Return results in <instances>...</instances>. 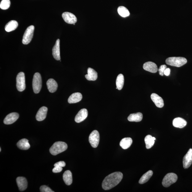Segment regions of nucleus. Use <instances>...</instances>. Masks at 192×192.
I'll return each instance as SVG.
<instances>
[{"instance_id":"1","label":"nucleus","mask_w":192,"mask_h":192,"mask_svg":"<svg viewBox=\"0 0 192 192\" xmlns=\"http://www.w3.org/2000/svg\"><path fill=\"white\" fill-rule=\"evenodd\" d=\"M123 176L122 173L120 172L113 173L107 176L102 182V188L106 190L114 187L122 181Z\"/></svg>"},{"instance_id":"2","label":"nucleus","mask_w":192,"mask_h":192,"mask_svg":"<svg viewBox=\"0 0 192 192\" xmlns=\"http://www.w3.org/2000/svg\"><path fill=\"white\" fill-rule=\"evenodd\" d=\"M67 148V144L64 142H57L50 148L49 152L52 155L56 156L66 150Z\"/></svg>"},{"instance_id":"3","label":"nucleus","mask_w":192,"mask_h":192,"mask_svg":"<svg viewBox=\"0 0 192 192\" xmlns=\"http://www.w3.org/2000/svg\"><path fill=\"white\" fill-rule=\"evenodd\" d=\"M187 62V60L183 57H170L166 60V63L171 66L180 67Z\"/></svg>"},{"instance_id":"4","label":"nucleus","mask_w":192,"mask_h":192,"mask_svg":"<svg viewBox=\"0 0 192 192\" xmlns=\"http://www.w3.org/2000/svg\"><path fill=\"white\" fill-rule=\"evenodd\" d=\"M42 87L41 75L39 73H36L34 75L33 80V88L34 93L40 92Z\"/></svg>"},{"instance_id":"5","label":"nucleus","mask_w":192,"mask_h":192,"mask_svg":"<svg viewBox=\"0 0 192 192\" xmlns=\"http://www.w3.org/2000/svg\"><path fill=\"white\" fill-rule=\"evenodd\" d=\"M178 180V176L175 173H169L166 175L162 181V185L167 188L175 183Z\"/></svg>"},{"instance_id":"6","label":"nucleus","mask_w":192,"mask_h":192,"mask_svg":"<svg viewBox=\"0 0 192 192\" xmlns=\"http://www.w3.org/2000/svg\"><path fill=\"white\" fill-rule=\"evenodd\" d=\"M34 29L35 27L34 26L31 25L26 29L22 40V43L23 44H28L30 43L33 38Z\"/></svg>"},{"instance_id":"7","label":"nucleus","mask_w":192,"mask_h":192,"mask_svg":"<svg viewBox=\"0 0 192 192\" xmlns=\"http://www.w3.org/2000/svg\"><path fill=\"white\" fill-rule=\"evenodd\" d=\"M16 81L17 90L21 92L24 91L26 85L24 73L20 72L18 74L16 78Z\"/></svg>"},{"instance_id":"8","label":"nucleus","mask_w":192,"mask_h":192,"mask_svg":"<svg viewBox=\"0 0 192 192\" xmlns=\"http://www.w3.org/2000/svg\"><path fill=\"white\" fill-rule=\"evenodd\" d=\"M89 140L93 148H96L98 146L100 141V135L98 131H93L89 135Z\"/></svg>"},{"instance_id":"9","label":"nucleus","mask_w":192,"mask_h":192,"mask_svg":"<svg viewBox=\"0 0 192 192\" xmlns=\"http://www.w3.org/2000/svg\"><path fill=\"white\" fill-rule=\"evenodd\" d=\"M62 17L65 22L69 24H73L77 22V18L72 13L64 12L62 14Z\"/></svg>"},{"instance_id":"10","label":"nucleus","mask_w":192,"mask_h":192,"mask_svg":"<svg viewBox=\"0 0 192 192\" xmlns=\"http://www.w3.org/2000/svg\"><path fill=\"white\" fill-rule=\"evenodd\" d=\"M192 164V149H189L187 153L184 157L183 159V167L187 169Z\"/></svg>"},{"instance_id":"11","label":"nucleus","mask_w":192,"mask_h":192,"mask_svg":"<svg viewBox=\"0 0 192 192\" xmlns=\"http://www.w3.org/2000/svg\"><path fill=\"white\" fill-rule=\"evenodd\" d=\"M19 117V115L16 112H12L7 115L4 120L6 125H10L15 122Z\"/></svg>"},{"instance_id":"12","label":"nucleus","mask_w":192,"mask_h":192,"mask_svg":"<svg viewBox=\"0 0 192 192\" xmlns=\"http://www.w3.org/2000/svg\"><path fill=\"white\" fill-rule=\"evenodd\" d=\"M88 115L87 110L83 109L80 110L75 118V122L77 123H80L85 120Z\"/></svg>"},{"instance_id":"13","label":"nucleus","mask_w":192,"mask_h":192,"mask_svg":"<svg viewBox=\"0 0 192 192\" xmlns=\"http://www.w3.org/2000/svg\"><path fill=\"white\" fill-rule=\"evenodd\" d=\"M151 98L153 101L158 107L162 108L164 106V101L161 97L156 93H152Z\"/></svg>"},{"instance_id":"14","label":"nucleus","mask_w":192,"mask_h":192,"mask_svg":"<svg viewBox=\"0 0 192 192\" xmlns=\"http://www.w3.org/2000/svg\"><path fill=\"white\" fill-rule=\"evenodd\" d=\"M47 110L48 109L46 107L43 106L41 107L36 116V120L41 122L45 119L46 117Z\"/></svg>"},{"instance_id":"15","label":"nucleus","mask_w":192,"mask_h":192,"mask_svg":"<svg viewBox=\"0 0 192 192\" xmlns=\"http://www.w3.org/2000/svg\"><path fill=\"white\" fill-rule=\"evenodd\" d=\"M144 70L152 73H156L158 70L156 64L152 62H147L143 65Z\"/></svg>"},{"instance_id":"16","label":"nucleus","mask_w":192,"mask_h":192,"mask_svg":"<svg viewBox=\"0 0 192 192\" xmlns=\"http://www.w3.org/2000/svg\"><path fill=\"white\" fill-rule=\"evenodd\" d=\"M17 182L20 191H24L27 188L28 182L26 179L23 177H18L17 178Z\"/></svg>"},{"instance_id":"17","label":"nucleus","mask_w":192,"mask_h":192,"mask_svg":"<svg viewBox=\"0 0 192 192\" xmlns=\"http://www.w3.org/2000/svg\"><path fill=\"white\" fill-rule=\"evenodd\" d=\"M52 55L55 60H60V40L59 39L57 40L56 44L52 49Z\"/></svg>"},{"instance_id":"18","label":"nucleus","mask_w":192,"mask_h":192,"mask_svg":"<svg viewBox=\"0 0 192 192\" xmlns=\"http://www.w3.org/2000/svg\"><path fill=\"white\" fill-rule=\"evenodd\" d=\"M47 88L50 92L54 93L56 91L58 88V84L56 81L53 79H49L47 81Z\"/></svg>"},{"instance_id":"19","label":"nucleus","mask_w":192,"mask_h":192,"mask_svg":"<svg viewBox=\"0 0 192 192\" xmlns=\"http://www.w3.org/2000/svg\"><path fill=\"white\" fill-rule=\"evenodd\" d=\"M82 99V95L80 93H74L68 98V102L70 104L77 103L80 101Z\"/></svg>"},{"instance_id":"20","label":"nucleus","mask_w":192,"mask_h":192,"mask_svg":"<svg viewBox=\"0 0 192 192\" xmlns=\"http://www.w3.org/2000/svg\"><path fill=\"white\" fill-rule=\"evenodd\" d=\"M187 122L181 117H177L173 120V125L174 127L179 128H183L186 126Z\"/></svg>"},{"instance_id":"21","label":"nucleus","mask_w":192,"mask_h":192,"mask_svg":"<svg viewBox=\"0 0 192 192\" xmlns=\"http://www.w3.org/2000/svg\"><path fill=\"white\" fill-rule=\"evenodd\" d=\"M88 74L85 75L86 80L89 81H95L98 78V73L94 69L89 68L88 70Z\"/></svg>"},{"instance_id":"22","label":"nucleus","mask_w":192,"mask_h":192,"mask_svg":"<svg viewBox=\"0 0 192 192\" xmlns=\"http://www.w3.org/2000/svg\"><path fill=\"white\" fill-rule=\"evenodd\" d=\"M18 148L23 150H27L30 148V146L29 140L27 139H21L17 143Z\"/></svg>"},{"instance_id":"23","label":"nucleus","mask_w":192,"mask_h":192,"mask_svg":"<svg viewBox=\"0 0 192 192\" xmlns=\"http://www.w3.org/2000/svg\"><path fill=\"white\" fill-rule=\"evenodd\" d=\"M143 119V115L141 112L131 114L128 117V120L130 122H140Z\"/></svg>"},{"instance_id":"24","label":"nucleus","mask_w":192,"mask_h":192,"mask_svg":"<svg viewBox=\"0 0 192 192\" xmlns=\"http://www.w3.org/2000/svg\"><path fill=\"white\" fill-rule=\"evenodd\" d=\"M63 179L67 185H70L72 183V173L70 170H66L63 174Z\"/></svg>"},{"instance_id":"25","label":"nucleus","mask_w":192,"mask_h":192,"mask_svg":"<svg viewBox=\"0 0 192 192\" xmlns=\"http://www.w3.org/2000/svg\"><path fill=\"white\" fill-rule=\"evenodd\" d=\"M18 23L16 21H10L5 26V29L7 32H11L15 30L18 27Z\"/></svg>"},{"instance_id":"26","label":"nucleus","mask_w":192,"mask_h":192,"mask_svg":"<svg viewBox=\"0 0 192 192\" xmlns=\"http://www.w3.org/2000/svg\"><path fill=\"white\" fill-rule=\"evenodd\" d=\"M132 143V138H125L121 140L120 145L123 149H126L129 148Z\"/></svg>"},{"instance_id":"27","label":"nucleus","mask_w":192,"mask_h":192,"mask_svg":"<svg viewBox=\"0 0 192 192\" xmlns=\"http://www.w3.org/2000/svg\"><path fill=\"white\" fill-rule=\"evenodd\" d=\"M156 139V138L154 137H153L150 135H148L145 138H144V141H145L147 149L151 148L153 146L154 141Z\"/></svg>"},{"instance_id":"28","label":"nucleus","mask_w":192,"mask_h":192,"mask_svg":"<svg viewBox=\"0 0 192 192\" xmlns=\"http://www.w3.org/2000/svg\"><path fill=\"white\" fill-rule=\"evenodd\" d=\"M153 174V172L152 171H148V172L144 174L142 176L139 181V183L140 184H143L146 183L151 178Z\"/></svg>"},{"instance_id":"29","label":"nucleus","mask_w":192,"mask_h":192,"mask_svg":"<svg viewBox=\"0 0 192 192\" xmlns=\"http://www.w3.org/2000/svg\"><path fill=\"white\" fill-rule=\"evenodd\" d=\"M124 83V77L122 74H120L118 75L116 80V85L119 90H122Z\"/></svg>"},{"instance_id":"30","label":"nucleus","mask_w":192,"mask_h":192,"mask_svg":"<svg viewBox=\"0 0 192 192\" xmlns=\"http://www.w3.org/2000/svg\"><path fill=\"white\" fill-rule=\"evenodd\" d=\"M117 12L123 18L127 17L130 15L129 11L124 7L120 6L118 7Z\"/></svg>"},{"instance_id":"31","label":"nucleus","mask_w":192,"mask_h":192,"mask_svg":"<svg viewBox=\"0 0 192 192\" xmlns=\"http://www.w3.org/2000/svg\"><path fill=\"white\" fill-rule=\"evenodd\" d=\"M10 5V0H2L0 4V8L3 10H6L9 8Z\"/></svg>"},{"instance_id":"32","label":"nucleus","mask_w":192,"mask_h":192,"mask_svg":"<svg viewBox=\"0 0 192 192\" xmlns=\"http://www.w3.org/2000/svg\"><path fill=\"white\" fill-rule=\"evenodd\" d=\"M40 191L41 192H54L51 189L46 185L41 186L40 188Z\"/></svg>"},{"instance_id":"33","label":"nucleus","mask_w":192,"mask_h":192,"mask_svg":"<svg viewBox=\"0 0 192 192\" xmlns=\"http://www.w3.org/2000/svg\"><path fill=\"white\" fill-rule=\"evenodd\" d=\"M167 68V66L165 65H162L159 68L158 70L159 75L161 76H163L164 71Z\"/></svg>"},{"instance_id":"34","label":"nucleus","mask_w":192,"mask_h":192,"mask_svg":"<svg viewBox=\"0 0 192 192\" xmlns=\"http://www.w3.org/2000/svg\"><path fill=\"white\" fill-rule=\"evenodd\" d=\"M63 169L62 167L59 166L55 167L52 169V172L54 173H58L61 172Z\"/></svg>"},{"instance_id":"35","label":"nucleus","mask_w":192,"mask_h":192,"mask_svg":"<svg viewBox=\"0 0 192 192\" xmlns=\"http://www.w3.org/2000/svg\"><path fill=\"white\" fill-rule=\"evenodd\" d=\"M54 167L59 166L60 167H64L65 166V163L64 161H60L55 163L54 165Z\"/></svg>"},{"instance_id":"36","label":"nucleus","mask_w":192,"mask_h":192,"mask_svg":"<svg viewBox=\"0 0 192 192\" xmlns=\"http://www.w3.org/2000/svg\"><path fill=\"white\" fill-rule=\"evenodd\" d=\"M170 70L169 68H166L164 72V74L166 76H168L170 75Z\"/></svg>"},{"instance_id":"37","label":"nucleus","mask_w":192,"mask_h":192,"mask_svg":"<svg viewBox=\"0 0 192 192\" xmlns=\"http://www.w3.org/2000/svg\"><path fill=\"white\" fill-rule=\"evenodd\" d=\"M1 148H0V152H1Z\"/></svg>"},{"instance_id":"38","label":"nucleus","mask_w":192,"mask_h":192,"mask_svg":"<svg viewBox=\"0 0 192 192\" xmlns=\"http://www.w3.org/2000/svg\"><path fill=\"white\" fill-rule=\"evenodd\" d=\"M73 25H75V23H74Z\"/></svg>"}]
</instances>
